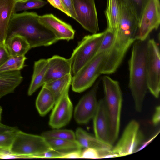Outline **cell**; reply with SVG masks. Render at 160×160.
<instances>
[{
    "mask_svg": "<svg viewBox=\"0 0 160 160\" xmlns=\"http://www.w3.org/2000/svg\"><path fill=\"white\" fill-rule=\"evenodd\" d=\"M5 45L10 56H25L31 48L26 39L22 36L17 34L7 38Z\"/></svg>",
    "mask_w": 160,
    "mask_h": 160,
    "instance_id": "obj_21",
    "label": "cell"
},
{
    "mask_svg": "<svg viewBox=\"0 0 160 160\" xmlns=\"http://www.w3.org/2000/svg\"><path fill=\"white\" fill-rule=\"evenodd\" d=\"M47 0L54 8L60 10L67 16L70 17V14L64 7L61 0Z\"/></svg>",
    "mask_w": 160,
    "mask_h": 160,
    "instance_id": "obj_36",
    "label": "cell"
},
{
    "mask_svg": "<svg viewBox=\"0 0 160 160\" xmlns=\"http://www.w3.org/2000/svg\"><path fill=\"white\" fill-rule=\"evenodd\" d=\"M64 7L70 15V17L74 19L77 16L73 5V0H61Z\"/></svg>",
    "mask_w": 160,
    "mask_h": 160,
    "instance_id": "obj_34",
    "label": "cell"
},
{
    "mask_svg": "<svg viewBox=\"0 0 160 160\" xmlns=\"http://www.w3.org/2000/svg\"><path fill=\"white\" fill-rule=\"evenodd\" d=\"M48 67V59H40L34 62L33 72L28 94L31 95L44 84V80Z\"/></svg>",
    "mask_w": 160,
    "mask_h": 160,
    "instance_id": "obj_20",
    "label": "cell"
},
{
    "mask_svg": "<svg viewBox=\"0 0 160 160\" xmlns=\"http://www.w3.org/2000/svg\"><path fill=\"white\" fill-rule=\"evenodd\" d=\"M99 82H97L92 89L80 100L74 111V118L78 123H87L93 118L97 108V93Z\"/></svg>",
    "mask_w": 160,
    "mask_h": 160,
    "instance_id": "obj_13",
    "label": "cell"
},
{
    "mask_svg": "<svg viewBox=\"0 0 160 160\" xmlns=\"http://www.w3.org/2000/svg\"><path fill=\"white\" fill-rule=\"evenodd\" d=\"M81 158H100V150L87 148L82 152Z\"/></svg>",
    "mask_w": 160,
    "mask_h": 160,
    "instance_id": "obj_33",
    "label": "cell"
},
{
    "mask_svg": "<svg viewBox=\"0 0 160 160\" xmlns=\"http://www.w3.org/2000/svg\"><path fill=\"white\" fill-rule=\"evenodd\" d=\"M56 100L52 93L42 86L36 101L37 109L41 116L46 115L53 108Z\"/></svg>",
    "mask_w": 160,
    "mask_h": 160,
    "instance_id": "obj_22",
    "label": "cell"
},
{
    "mask_svg": "<svg viewBox=\"0 0 160 160\" xmlns=\"http://www.w3.org/2000/svg\"><path fill=\"white\" fill-rule=\"evenodd\" d=\"M52 149L42 135L28 134L18 129L9 152L15 158H33L37 154Z\"/></svg>",
    "mask_w": 160,
    "mask_h": 160,
    "instance_id": "obj_4",
    "label": "cell"
},
{
    "mask_svg": "<svg viewBox=\"0 0 160 160\" xmlns=\"http://www.w3.org/2000/svg\"><path fill=\"white\" fill-rule=\"evenodd\" d=\"M41 135L45 138H52L76 141L75 133L70 130L56 129L44 132Z\"/></svg>",
    "mask_w": 160,
    "mask_h": 160,
    "instance_id": "obj_28",
    "label": "cell"
},
{
    "mask_svg": "<svg viewBox=\"0 0 160 160\" xmlns=\"http://www.w3.org/2000/svg\"><path fill=\"white\" fill-rule=\"evenodd\" d=\"M148 0H127L131 6L139 20Z\"/></svg>",
    "mask_w": 160,
    "mask_h": 160,
    "instance_id": "obj_31",
    "label": "cell"
},
{
    "mask_svg": "<svg viewBox=\"0 0 160 160\" xmlns=\"http://www.w3.org/2000/svg\"><path fill=\"white\" fill-rule=\"evenodd\" d=\"M160 121V107L157 106L156 108L155 112L153 115L152 120V124L155 125H158Z\"/></svg>",
    "mask_w": 160,
    "mask_h": 160,
    "instance_id": "obj_38",
    "label": "cell"
},
{
    "mask_svg": "<svg viewBox=\"0 0 160 160\" xmlns=\"http://www.w3.org/2000/svg\"><path fill=\"white\" fill-rule=\"evenodd\" d=\"M0 149H1V148H0Z\"/></svg>",
    "mask_w": 160,
    "mask_h": 160,
    "instance_id": "obj_43",
    "label": "cell"
},
{
    "mask_svg": "<svg viewBox=\"0 0 160 160\" xmlns=\"http://www.w3.org/2000/svg\"><path fill=\"white\" fill-rule=\"evenodd\" d=\"M139 127L137 122L131 121L117 144L112 148V151L118 157L129 155L135 152L144 139Z\"/></svg>",
    "mask_w": 160,
    "mask_h": 160,
    "instance_id": "obj_10",
    "label": "cell"
},
{
    "mask_svg": "<svg viewBox=\"0 0 160 160\" xmlns=\"http://www.w3.org/2000/svg\"><path fill=\"white\" fill-rule=\"evenodd\" d=\"M93 118L95 136L100 140L109 143V118L104 99L100 100L98 102Z\"/></svg>",
    "mask_w": 160,
    "mask_h": 160,
    "instance_id": "obj_15",
    "label": "cell"
},
{
    "mask_svg": "<svg viewBox=\"0 0 160 160\" xmlns=\"http://www.w3.org/2000/svg\"><path fill=\"white\" fill-rule=\"evenodd\" d=\"M145 68L148 89L155 97L158 98L160 91V50L153 39L148 40Z\"/></svg>",
    "mask_w": 160,
    "mask_h": 160,
    "instance_id": "obj_7",
    "label": "cell"
},
{
    "mask_svg": "<svg viewBox=\"0 0 160 160\" xmlns=\"http://www.w3.org/2000/svg\"><path fill=\"white\" fill-rule=\"evenodd\" d=\"M10 55L5 44L0 45V67L10 58Z\"/></svg>",
    "mask_w": 160,
    "mask_h": 160,
    "instance_id": "obj_35",
    "label": "cell"
},
{
    "mask_svg": "<svg viewBox=\"0 0 160 160\" xmlns=\"http://www.w3.org/2000/svg\"><path fill=\"white\" fill-rule=\"evenodd\" d=\"M106 52L96 56L72 77L71 85L74 92H82L90 88L101 75Z\"/></svg>",
    "mask_w": 160,
    "mask_h": 160,
    "instance_id": "obj_8",
    "label": "cell"
},
{
    "mask_svg": "<svg viewBox=\"0 0 160 160\" xmlns=\"http://www.w3.org/2000/svg\"><path fill=\"white\" fill-rule=\"evenodd\" d=\"M16 2V0H0V45L5 44Z\"/></svg>",
    "mask_w": 160,
    "mask_h": 160,
    "instance_id": "obj_17",
    "label": "cell"
},
{
    "mask_svg": "<svg viewBox=\"0 0 160 160\" xmlns=\"http://www.w3.org/2000/svg\"><path fill=\"white\" fill-rule=\"evenodd\" d=\"M17 129L18 128L15 127L9 126L0 123V132Z\"/></svg>",
    "mask_w": 160,
    "mask_h": 160,
    "instance_id": "obj_39",
    "label": "cell"
},
{
    "mask_svg": "<svg viewBox=\"0 0 160 160\" xmlns=\"http://www.w3.org/2000/svg\"><path fill=\"white\" fill-rule=\"evenodd\" d=\"M76 140L82 148H92L97 150L111 149L112 145L98 139L80 128L75 133Z\"/></svg>",
    "mask_w": 160,
    "mask_h": 160,
    "instance_id": "obj_19",
    "label": "cell"
},
{
    "mask_svg": "<svg viewBox=\"0 0 160 160\" xmlns=\"http://www.w3.org/2000/svg\"><path fill=\"white\" fill-rule=\"evenodd\" d=\"M27 59L25 56H10L8 60L0 67V72L20 71L24 66Z\"/></svg>",
    "mask_w": 160,
    "mask_h": 160,
    "instance_id": "obj_26",
    "label": "cell"
},
{
    "mask_svg": "<svg viewBox=\"0 0 160 160\" xmlns=\"http://www.w3.org/2000/svg\"><path fill=\"white\" fill-rule=\"evenodd\" d=\"M47 2L43 0H28L23 2H17L15 6L16 12L41 8Z\"/></svg>",
    "mask_w": 160,
    "mask_h": 160,
    "instance_id": "obj_30",
    "label": "cell"
},
{
    "mask_svg": "<svg viewBox=\"0 0 160 160\" xmlns=\"http://www.w3.org/2000/svg\"><path fill=\"white\" fill-rule=\"evenodd\" d=\"M75 19L86 30L94 34L99 30L95 0H73Z\"/></svg>",
    "mask_w": 160,
    "mask_h": 160,
    "instance_id": "obj_11",
    "label": "cell"
},
{
    "mask_svg": "<svg viewBox=\"0 0 160 160\" xmlns=\"http://www.w3.org/2000/svg\"><path fill=\"white\" fill-rule=\"evenodd\" d=\"M39 16L33 12L15 13L10 21L7 38L14 35H21L31 48L47 46L57 42L58 40L54 34L39 22Z\"/></svg>",
    "mask_w": 160,
    "mask_h": 160,
    "instance_id": "obj_1",
    "label": "cell"
},
{
    "mask_svg": "<svg viewBox=\"0 0 160 160\" xmlns=\"http://www.w3.org/2000/svg\"><path fill=\"white\" fill-rule=\"evenodd\" d=\"M18 129L9 130L0 132V148L9 151Z\"/></svg>",
    "mask_w": 160,
    "mask_h": 160,
    "instance_id": "obj_29",
    "label": "cell"
},
{
    "mask_svg": "<svg viewBox=\"0 0 160 160\" xmlns=\"http://www.w3.org/2000/svg\"><path fill=\"white\" fill-rule=\"evenodd\" d=\"M118 1L120 15L115 40L122 44H131L136 40L138 20L127 0Z\"/></svg>",
    "mask_w": 160,
    "mask_h": 160,
    "instance_id": "obj_5",
    "label": "cell"
},
{
    "mask_svg": "<svg viewBox=\"0 0 160 160\" xmlns=\"http://www.w3.org/2000/svg\"><path fill=\"white\" fill-rule=\"evenodd\" d=\"M2 111V107L0 106V123H1V114Z\"/></svg>",
    "mask_w": 160,
    "mask_h": 160,
    "instance_id": "obj_42",
    "label": "cell"
},
{
    "mask_svg": "<svg viewBox=\"0 0 160 160\" xmlns=\"http://www.w3.org/2000/svg\"><path fill=\"white\" fill-rule=\"evenodd\" d=\"M28 0H16L17 2H25Z\"/></svg>",
    "mask_w": 160,
    "mask_h": 160,
    "instance_id": "obj_41",
    "label": "cell"
},
{
    "mask_svg": "<svg viewBox=\"0 0 160 160\" xmlns=\"http://www.w3.org/2000/svg\"><path fill=\"white\" fill-rule=\"evenodd\" d=\"M148 38L136 40L132 44L128 62L129 87L133 98L136 110L141 112L148 89L145 68L146 56Z\"/></svg>",
    "mask_w": 160,
    "mask_h": 160,
    "instance_id": "obj_2",
    "label": "cell"
},
{
    "mask_svg": "<svg viewBox=\"0 0 160 160\" xmlns=\"http://www.w3.org/2000/svg\"><path fill=\"white\" fill-rule=\"evenodd\" d=\"M105 14L107 29L116 32L119 24L120 12L118 0H107Z\"/></svg>",
    "mask_w": 160,
    "mask_h": 160,
    "instance_id": "obj_23",
    "label": "cell"
},
{
    "mask_svg": "<svg viewBox=\"0 0 160 160\" xmlns=\"http://www.w3.org/2000/svg\"><path fill=\"white\" fill-rule=\"evenodd\" d=\"M82 151L81 150L73 151L66 153L61 158H81Z\"/></svg>",
    "mask_w": 160,
    "mask_h": 160,
    "instance_id": "obj_37",
    "label": "cell"
},
{
    "mask_svg": "<svg viewBox=\"0 0 160 160\" xmlns=\"http://www.w3.org/2000/svg\"><path fill=\"white\" fill-rule=\"evenodd\" d=\"M39 21L53 33L58 40L69 41L74 38L75 31L72 26L52 14L39 16Z\"/></svg>",
    "mask_w": 160,
    "mask_h": 160,
    "instance_id": "obj_14",
    "label": "cell"
},
{
    "mask_svg": "<svg viewBox=\"0 0 160 160\" xmlns=\"http://www.w3.org/2000/svg\"><path fill=\"white\" fill-rule=\"evenodd\" d=\"M104 32L102 39L94 57L103 52H107L114 42L116 32L107 28Z\"/></svg>",
    "mask_w": 160,
    "mask_h": 160,
    "instance_id": "obj_27",
    "label": "cell"
},
{
    "mask_svg": "<svg viewBox=\"0 0 160 160\" xmlns=\"http://www.w3.org/2000/svg\"><path fill=\"white\" fill-rule=\"evenodd\" d=\"M72 74L44 84V86L53 94L56 102L65 90L70 86L72 78Z\"/></svg>",
    "mask_w": 160,
    "mask_h": 160,
    "instance_id": "obj_25",
    "label": "cell"
},
{
    "mask_svg": "<svg viewBox=\"0 0 160 160\" xmlns=\"http://www.w3.org/2000/svg\"><path fill=\"white\" fill-rule=\"evenodd\" d=\"M70 86L56 101L50 117L49 124L52 128L59 129L68 124L72 114L73 106L69 98Z\"/></svg>",
    "mask_w": 160,
    "mask_h": 160,
    "instance_id": "obj_12",
    "label": "cell"
},
{
    "mask_svg": "<svg viewBox=\"0 0 160 160\" xmlns=\"http://www.w3.org/2000/svg\"><path fill=\"white\" fill-rule=\"evenodd\" d=\"M53 150L65 153L81 150L82 148L76 141L52 138H45Z\"/></svg>",
    "mask_w": 160,
    "mask_h": 160,
    "instance_id": "obj_24",
    "label": "cell"
},
{
    "mask_svg": "<svg viewBox=\"0 0 160 160\" xmlns=\"http://www.w3.org/2000/svg\"><path fill=\"white\" fill-rule=\"evenodd\" d=\"M159 132L157 133L154 136H153L152 138H151L147 142H146L137 151H138L142 149L143 148H144L145 147L149 142H150L152 139H153L155 137H156V136L157 135V134L159 133Z\"/></svg>",
    "mask_w": 160,
    "mask_h": 160,
    "instance_id": "obj_40",
    "label": "cell"
},
{
    "mask_svg": "<svg viewBox=\"0 0 160 160\" xmlns=\"http://www.w3.org/2000/svg\"><path fill=\"white\" fill-rule=\"evenodd\" d=\"M104 34V32L84 37L78 42L69 60L72 74L74 75L94 57Z\"/></svg>",
    "mask_w": 160,
    "mask_h": 160,
    "instance_id": "obj_6",
    "label": "cell"
},
{
    "mask_svg": "<svg viewBox=\"0 0 160 160\" xmlns=\"http://www.w3.org/2000/svg\"><path fill=\"white\" fill-rule=\"evenodd\" d=\"M48 67L44 80V84L72 74L69 59L54 55L48 59Z\"/></svg>",
    "mask_w": 160,
    "mask_h": 160,
    "instance_id": "obj_16",
    "label": "cell"
},
{
    "mask_svg": "<svg viewBox=\"0 0 160 160\" xmlns=\"http://www.w3.org/2000/svg\"><path fill=\"white\" fill-rule=\"evenodd\" d=\"M66 153L52 149L36 155L33 158H61Z\"/></svg>",
    "mask_w": 160,
    "mask_h": 160,
    "instance_id": "obj_32",
    "label": "cell"
},
{
    "mask_svg": "<svg viewBox=\"0 0 160 160\" xmlns=\"http://www.w3.org/2000/svg\"><path fill=\"white\" fill-rule=\"evenodd\" d=\"M22 79L20 71L0 72V99L13 92Z\"/></svg>",
    "mask_w": 160,
    "mask_h": 160,
    "instance_id": "obj_18",
    "label": "cell"
},
{
    "mask_svg": "<svg viewBox=\"0 0 160 160\" xmlns=\"http://www.w3.org/2000/svg\"><path fill=\"white\" fill-rule=\"evenodd\" d=\"M104 99L109 121V143L112 144L118 137L120 125L122 94L118 81L108 76L102 78Z\"/></svg>",
    "mask_w": 160,
    "mask_h": 160,
    "instance_id": "obj_3",
    "label": "cell"
},
{
    "mask_svg": "<svg viewBox=\"0 0 160 160\" xmlns=\"http://www.w3.org/2000/svg\"><path fill=\"white\" fill-rule=\"evenodd\" d=\"M160 23L159 0H148L138 21L136 40L144 41L154 30H157Z\"/></svg>",
    "mask_w": 160,
    "mask_h": 160,
    "instance_id": "obj_9",
    "label": "cell"
}]
</instances>
